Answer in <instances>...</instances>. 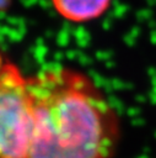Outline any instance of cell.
<instances>
[{
    "instance_id": "cell-3",
    "label": "cell",
    "mask_w": 156,
    "mask_h": 158,
    "mask_svg": "<svg viewBox=\"0 0 156 158\" xmlns=\"http://www.w3.org/2000/svg\"><path fill=\"white\" fill-rule=\"evenodd\" d=\"M111 2L112 0H52L55 11L75 23L97 20L109 9Z\"/></svg>"
},
{
    "instance_id": "cell-1",
    "label": "cell",
    "mask_w": 156,
    "mask_h": 158,
    "mask_svg": "<svg viewBox=\"0 0 156 158\" xmlns=\"http://www.w3.org/2000/svg\"><path fill=\"white\" fill-rule=\"evenodd\" d=\"M27 81L32 122L23 158H114L120 118L87 74L55 67Z\"/></svg>"
},
{
    "instance_id": "cell-4",
    "label": "cell",
    "mask_w": 156,
    "mask_h": 158,
    "mask_svg": "<svg viewBox=\"0 0 156 158\" xmlns=\"http://www.w3.org/2000/svg\"><path fill=\"white\" fill-rule=\"evenodd\" d=\"M12 1H14V0H0V11L7 10V9L11 6Z\"/></svg>"
},
{
    "instance_id": "cell-2",
    "label": "cell",
    "mask_w": 156,
    "mask_h": 158,
    "mask_svg": "<svg viewBox=\"0 0 156 158\" xmlns=\"http://www.w3.org/2000/svg\"><path fill=\"white\" fill-rule=\"evenodd\" d=\"M32 122L27 77L11 62L0 65V158H23Z\"/></svg>"
}]
</instances>
